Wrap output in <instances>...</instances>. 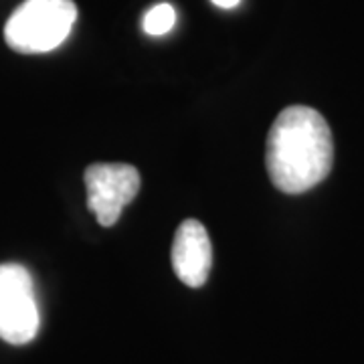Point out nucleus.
Here are the masks:
<instances>
[{"label": "nucleus", "instance_id": "obj_1", "mask_svg": "<svg viewBox=\"0 0 364 364\" xmlns=\"http://www.w3.org/2000/svg\"><path fill=\"white\" fill-rule=\"evenodd\" d=\"M332 158V132L320 112L306 105H289L275 117L265 152L275 188L286 195L310 191L330 174Z\"/></svg>", "mask_w": 364, "mask_h": 364}, {"label": "nucleus", "instance_id": "obj_2", "mask_svg": "<svg viewBox=\"0 0 364 364\" xmlns=\"http://www.w3.org/2000/svg\"><path fill=\"white\" fill-rule=\"evenodd\" d=\"M75 21L73 0H25L6 21L4 41L16 53H49L65 43Z\"/></svg>", "mask_w": 364, "mask_h": 364}, {"label": "nucleus", "instance_id": "obj_3", "mask_svg": "<svg viewBox=\"0 0 364 364\" xmlns=\"http://www.w3.org/2000/svg\"><path fill=\"white\" fill-rule=\"evenodd\" d=\"M41 324L33 277L18 263L0 265V338L9 344H26L37 336Z\"/></svg>", "mask_w": 364, "mask_h": 364}, {"label": "nucleus", "instance_id": "obj_4", "mask_svg": "<svg viewBox=\"0 0 364 364\" xmlns=\"http://www.w3.org/2000/svg\"><path fill=\"white\" fill-rule=\"evenodd\" d=\"M87 207L102 227L116 225L122 208L140 191V174L132 164H91L85 170Z\"/></svg>", "mask_w": 364, "mask_h": 364}, {"label": "nucleus", "instance_id": "obj_5", "mask_svg": "<svg viewBox=\"0 0 364 364\" xmlns=\"http://www.w3.org/2000/svg\"><path fill=\"white\" fill-rule=\"evenodd\" d=\"M213 265V245L203 223L188 219L176 229L172 243V269L184 286L207 284Z\"/></svg>", "mask_w": 364, "mask_h": 364}, {"label": "nucleus", "instance_id": "obj_6", "mask_svg": "<svg viewBox=\"0 0 364 364\" xmlns=\"http://www.w3.org/2000/svg\"><path fill=\"white\" fill-rule=\"evenodd\" d=\"M174 23H176V11L172 9V4L160 2L144 14L142 26L150 37H162L172 31Z\"/></svg>", "mask_w": 364, "mask_h": 364}, {"label": "nucleus", "instance_id": "obj_7", "mask_svg": "<svg viewBox=\"0 0 364 364\" xmlns=\"http://www.w3.org/2000/svg\"><path fill=\"white\" fill-rule=\"evenodd\" d=\"M239 2H241V0H213V4L219 6V9H235Z\"/></svg>", "mask_w": 364, "mask_h": 364}]
</instances>
